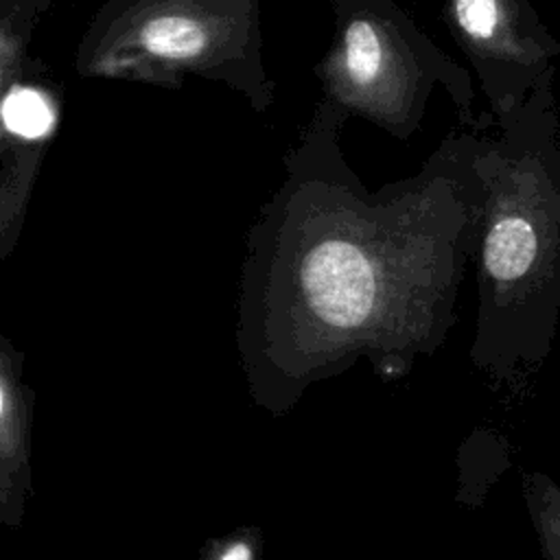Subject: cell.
Returning <instances> with one entry per match:
<instances>
[{"instance_id":"6da1fadb","label":"cell","mask_w":560,"mask_h":560,"mask_svg":"<svg viewBox=\"0 0 560 560\" xmlns=\"http://www.w3.org/2000/svg\"><path fill=\"white\" fill-rule=\"evenodd\" d=\"M83 79L179 90L186 77L221 83L256 112L273 103L262 0H103L77 46Z\"/></svg>"},{"instance_id":"7a4b0ae2","label":"cell","mask_w":560,"mask_h":560,"mask_svg":"<svg viewBox=\"0 0 560 560\" xmlns=\"http://www.w3.org/2000/svg\"><path fill=\"white\" fill-rule=\"evenodd\" d=\"M332 42L315 66L322 98L407 142L442 90L464 125L481 127L475 81L394 0H330Z\"/></svg>"},{"instance_id":"3957f363","label":"cell","mask_w":560,"mask_h":560,"mask_svg":"<svg viewBox=\"0 0 560 560\" xmlns=\"http://www.w3.org/2000/svg\"><path fill=\"white\" fill-rule=\"evenodd\" d=\"M497 138L472 133L475 232L490 289L542 280L560 225V133L551 83L501 118Z\"/></svg>"},{"instance_id":"277c9868","label":"cell","mask_w":560,"mask_h":560,"mask_svg":"<svg viewBox=\"0 0 560 560\" xmlns=\"http://www.w3.org/2000/svg\"><path fill=\"white\" fill-rule=\"evenodd\" d=\"M444 22L497 120L551 83L560 44L527 0H444Z\"/></svg>"},{"instance_id":"5b68a950","label":"cell","mask_w":560,"mask_h":560,"mask_svg":"<svg viewBox=\"0 0 560 560\" xmlns=\"http://www.w3.org/2000/svg\"><path fill=\"white\" fill-rule=\"evenodd\" d=\"M52 0H0V155L7 144L2 109L13 85L26 72L28 44Z\"/></svg>"},{"instance_id":"8992f818","label":"cell","mask_w":560,"mask_h":560,"mask_svg":"<svg viewBox=\"0 0 560 560\" xmlns=\"http://www.w3.org/2000/svg\"><path fill=\"white\" fill-rule=\"evenodd\" d=\"M249 558H252L249 547L245 542H236L230 549H225L219 560H249Z\"/></svg>"}]
</instances>
